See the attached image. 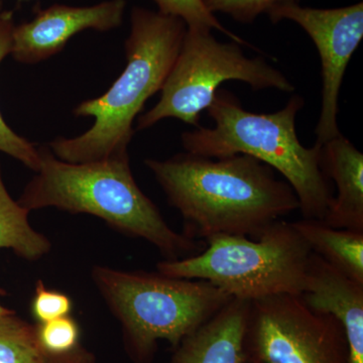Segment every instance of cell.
<instances>
[{
    "instance_id": "obj_1",
    "label": "cell",
    "mask_w": 363,
    "mask_h": 363,
    "mask_svg": "<svg viewBox=\"0 0 363 363\" xmlns=\"http://www.w3.org/2000/svg\"><path fill=\"white\" fill-rule=\"evenodd\" d=\"M169 204L184 220V235L204 241L210 236L259 238L260 233L298 210L288 182L274 169L245 155L205 157L182 154L145 161Z\"/></svg>"
},
{
    "instance_id": "obj_2",
    "label": "cell",
    "mask_w": 363,
    "mask_h": 363,
    "mask_svg": "<svg viewBox=\"0 0 363 363\" xmlns=\"http://www.w3.org/2000/svg\"><path fill=\"white\" fill-rule=\"evenodd\" d=\"M39 150L40 168L18 200L28 211L54 207L93 215L119 233L152 243L164 260L193 257L206 247L205 241L192 240L168 225L136 184L128 152L72 164L47 147Z\"/></svg>"
},
{
    "instance_id": "obj_3",
    "label": "cell",
    "mask_w": 363,
    "mask_h": 363,
    "mask_svg": "<svg viewBox=\"0 0 363 363\" xmlns=\"http://www.w3.org/2000/svg\"><path fill=\"white\" fill-rule=\"evenodd\" d=\"M130 23L125 69L105 94L74 111L76 116L94 117V124L83 135L58 138L50 145L62 161L82 164L128 152L133 121L166 82L187 30L185 21L136 6Z\"/></svg>"
},
{
    "instance_id": "obj_4",
    "label": "cell",
    "mask_w": 363,
    "mask_h": 363,
    "mask_svg": "<svg viewBox=\"0 0 363 363\" xmlns=\"http://www.w3.org/2000/svg\"><path fill=\"white\" fill-rule=\"evenodd\" d=\"M304 99L295 95L281 111L255 113L245 111L233 93L217 91L207 109L213 128L184 133L189 154L205 157L245 155L276 169L295 191L303 218L323 220L330 206V181L321 168V145L305 147L296 131V117Z\"/></svg>"
},
{
    "instance_id": "obj_5",
    "label": "cell",
    "mask_w": 363,
    "mask_h": 363,
    "mask_svg": "<svg viewBox=\"0 0 363 363\" xmlns=\"http://www.w3.org/2000/svg\"><path fill=\"white\" fill-rule=\"evenodd\" d=\"M91 278L140 363L149 362L159 340L178 347L233 298L208 281L171 278L159 272L96 266Z\"/></svg>"
},
{
    "instance_id": "obj_6",
    "label": "cell",
    "mask_w": 363,
    "mask_h": 363,
    "mask_svg": "<svg viewBox=\"0 0 363 363\" xmlns=\"http://www.w3.org/2000/svg\"><path fill=\"white\" fill-rule=\"evenodd\" d=\"M204 241L201 252L162 260L157 272L171 278L201 279L247 301L303 293L312 250L290 222H274L255 240L220 234Z\"/></svg>"
},
{
    "instance_id": "obj_7",
    "label": "cell",
    "mask_w": 363,
    "mask_h": 363,
    "mask_svg": "<svg viewBox=\"0 0 363 363\" xmlns=\"http://www.w3.org/2000/svg\"><path fill=\"white\" fill-rule=\"evenodd\" d=\"M226 81H241L253 90H295L281 71L262 57L247 58L238 43H220L211 30L187 28L175 64L162 86L161 99L138 118V130H147L169 117L199 128L200 116Z\"/></svg>"
},
{
    "instance_id": "obj_8",
    "label": "cell",
    "mask_w": 363,
    "mask_h": 363,
    "mask_svg": "<svg viewBox=\"0 0 363 363\" xmlns=\"http://www.w3.org/2000/svg\"><path fill=\"white\" fill-rule=\"evenodd\" d=\"M245 350L250 363H350L342 325L296 295L250 301Z\"/></svg>"
},
{
    "instance_id": "obj_9",
    "label": "cell",
    "mask_w": 363,
    "mask_h": 363,
    "mask_svg": "<svg viewBox=\"0 0 363 363\" xmlns=\"http://www.w3.org/2000/svg\"><path fill=\"white\" fill-rule=\"evenodd\" d=\"M272 23L295 21L316 45L322 66V107L315 130L316 145L341 135L337 123L338 98L346 68L363 37V4L319 9L297 2L281 4L267 11Z\"/></svg>"
},
{
    "instance_id": "obj_10",
    "label": "cell",
    "mask_w": 363,
    "mask_h": 363,
    "mask_svg": "<svg viewBox=\"0 0 363 363\" xmlns=\"http://www.w3.org/2000/svg\"><path fill=\"white\" fill-rule=\"evenodd\" d=\"M125 0H107L91 6L54 4L32 21L14 26L11 55L23 64H37L58 54L77 33L108 32L123 23Z\"/></svg>"
},
{
    "instance_id": "obj_11",
    "label": "cell",
    "mask_w": 363,
    "mask_h": 363,
    "mask_svg": "<svg viewBox=\"0 0 363 363\" xmlns=\"http://www.w3.org/2000/svg\"><path fill=\"white\" fill-rule=\"evenodd\" d=\"M300 297L313 311L342 325L350 363H363V285L312 252Z\"/></svg>"
},
{
    "instance_id": "obj_12",
    "label": "cell",
    "mask_w": 363,
    "mask_h": 363,
    "mask_svg": "<svg viewBox=\"0 0 363 363\" xmlns=\"http://www.w3.org/2000/svg\"><path fill=\"white\" fill-rule=\"evenodd\" d=\"M250 301L233 298L184 339L172 363H247L245 331Z\"/></svg>"
},
{
    "instance_id": "obj_13",
    "label": "cell",
    "mask_w": 363,
    "mask_h": 363,
    "mask_svg": "<svg viewBox=\"0 0 363 363\" xmlns=\"http://www.w3.org/2000/svg\"><path fill=\"white\" fill-rule=\"evenodd\" d=\"M321 168L337 187L322 221L333 228L363 233L362 152L339 135L321 145Z\"/></svg>"
},
{
    "instance_id": "obj_14",
    "label": "cell",
    "mask_w": 363,
    "mask_h": 363,
    "mask_svg": "<svg viewBox=\"0 0 363 363\" xmlns=\"http://www.w3.org/2000/svg\"><path fill=\"white\" fill-rule=\"evenodd\" d=\"M292 224L312 252L363 285V233L333 228L317 219Z\"/></svg>"
},
{
    "instance_id": "obj_15",
    "label": "cell",
    "mask_w": 363,
    "mask_h": 363,
    "mask_svg": "<svg viewBox=\"0 0 363 363\" xmlns=\"http://www.w3.org/2000/svg\"><path fill=\"white\" fill-rule=\"evenodd\" d=\"M28 213L7 192L0 169V248H9L21 259L33 262L51 252L52 243L33 228Z\"/></svg>"
},
{
    "instance_id": "obj_16",
    "label": "cell",
    "mask_w": 363,
    "mask_h": 363,
    "mask_svg": "<svg viewBox=\"0 0 363 363\" xmlns=\"http://www.w3.org/2000/svg\"><path fill=\"white\" fill-rule=\"evenodd\" d=\"M45 353L35 326L14 312L0 316V363H39Z\"/></svg>"
},
{
    "instance_id": "obj_17",
    "label": "cell",
    "mask_w": 363,
    "mask_h": 363,
    "mask_svg": "<svg viewBox=\"0 0 363 363\" xmlns=\"http://www.w3.org/2000/svg\"><path fill=\"white\" fill-rule=\"evenodd\" d=\"M13 11H4L0 2V63L11 54L14 30ZM0 152L23 162L28 169L37 172L40 168V150L23 136L14 133L0 112Z\"/></svg>"
},
{
    "instance_id": "obj_18",
    "label": "cell",
    "mask_w": 363,
    "mask_h": 363,
    "mask_svg": "<svg viewBox=\"0 0 363 363\" xmlns=\"http://www.w3.org/2000/svg\"><path fill=\"white\" fill-rule=\"evenodd\" d=\"M159 6L160 13L176 16L185 21L187 28L201 30H216L230 38L233 42L242 45H250L247 40L230 32L222 26L207 6L204 0H154Z\"/></svg>"
},
{
    "instance_id": "obj_19",
    "label": "cell",
    "mask_w": 363,
    "mask_h": 363,
    "mask_svg": "<svg viewBox=\"0 0 363 363\" xmlns=\"http://www.w3.org/2000/svg\"><path fill=\"white\" fill-rule=\"evenodd\" d=\"M35 330L40 346L45 353L65 354L78 347L80 330L77 322L70 316L38 324Z\"/></svg>"
},
{
    "instance_id": "obj_20",
    "label": "cell",
    "mask_w": 363,
    "mask_h": 363,
    "mask_svg": "<svg viewBox=\"0 0 363 363\" xmlns=\"http://www.w3.org/2000/svg\"><path fill=\"white\" fill-rule=\"evenodd\" d=\"M294 2L298 4V0H204L205 6L212 13H225L242 23H252L259 14Z\"/></svg>"
},
{
    "instance_id": "obj_21",
    "label": "cell",
    "mask_w": 363,
    "mask_h": 363,
    "mask_svg": "<svg viewBox=\"0 0 363 363\" xmlns=\"http://www.w3.org/2000/svg\"><path fill=\"white\" fill-rule=\"evenodd\" d=\"M73 308L71 298L59 291L45 288L42 281L37 283L30 304V312L38 323L70 316Z\"/></svg>"
},
{
    "instance_id": "obj_22",
    "label": "cell",
    "mask_w": 363,
    "mask_h": 363,
    "mask_svg": "<svg viewBox=\"0 0 363 363\" xmlns=\"http://www.w3.org/2000/svg\"><path fill=\"white\" fill-rule=\"evenodd\" d=\"M39 363H94V358L84 348L78 346L65 354L54 355L45 353Z\"/></svg>"
},
{
    "instance_id": "obj_23",
    "label": "cell",
    "mask_w": 363,
    "mask_h": 363,
    "mask_svg": "<svg viewBox=\"0 0 363 363\" xmlns=\"http://www.w3.org/2000/svg\"><path fill=\"white\" fill-rule=\"evenodd\" d=\"M6 291L2 290V289H0V295H6ZM11 313H13V311L7 309V308L4 307V306L0 304V316H4V315L11 314Z\"/></svg>"
},
{
    "instance_id": "obj_24",
    "label": "cell",
    "mask_w": 363,
    "mask_h": 363,
    "mask_svg": "<svg viewBox=\"0 0 363 363\" xmlns=\"http://www.w3.org/2000/svg\"><path fill=\"white\" fill-rule=\"evenodd\" d=\"M20 1H30V0H20Z\"/></svg>"
}]
</instances>
